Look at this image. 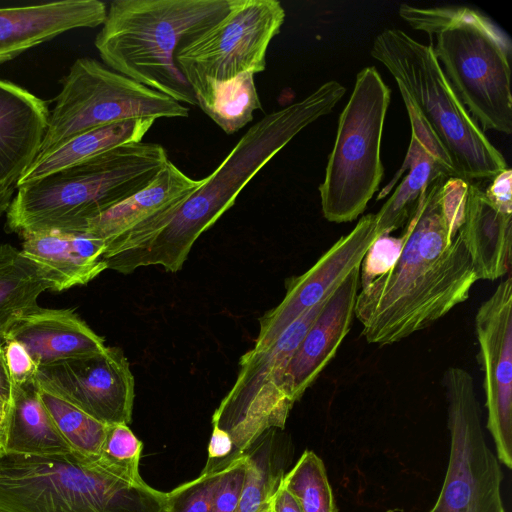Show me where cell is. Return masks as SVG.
<instances>
[{
	"mask_svg": "<svg viewBox=\"0 0 512 512\" xmlns=\"http://www.w3.org/2000/svg\"><path fill=\"white\" fill-rule=\"evenodd\" d=\"M512 171L510 168L500 173L486 189L485 194L497 206L512 210Z\"/></svg>",
	"mask_w": 512,
	"mask_h": 512,
	"instance_id": "e575fe53",
	"label": "cell"
},
{
	"mask_svg": "<svg viewBox=\"0 0 512 512\" xmlns=\"http://www.w3.org/2000/svg\"><path fill=\"white\" fill-rule=\"evenodd\" d=\"M398 14L429 36L445 76L480 128L511 134L512 43L508 34L467 6L403 3Z\"/></svg>",
	"mask_w": 512,
	"mask_h": 512,
	"instance_id": "5b68a950",
	"label": "cell"
},
{
	"mask_svg": "<svg viewBox=\"0 0 512 512\" xmlns=\"http://www.w3.org/2000/svg\"><path fill=\"white\" fill-rule=\"evenodd\" d=\"M143 444L126 424L108 425L99 462L115 476L143 484L139 471Z\"/></svg>",
	"mask_w": 512,
	"mask_h": 512,
	"instance_id": "f546056e",
	"label": "cell"
},
{
	"mask_svg": "<svg viewBox=\"0 0 512 512\" xmlns=\"http://www.w3.org/2000/svg\"><path fill=\"white\" fill-rule=\"evenodd\" d=\"M8 402L9 400H6L5 398L0 396V427L2 428L7 414Z\"/></svg>",
	"mask_w": 512,
	"mask_h": 512,
	"instance_id": "74e56055",
	"label": "cell"
},
{
	"mask_svg": "<svg viewBox=\"0 0 512 512\" xmlns=\"http://www.w3.org/2000/svg\"><path fill=\"white\" fill-rule=\"evenodd\" d=\"M166 493L133 484L75 452L0 450V512H163Z\"/></svg>",
	"mask_w": 512,
	"mask_h": 512,
	"instance_id": "52a82bcc",
	"label": "cell"
},
{
	"mask_svg": "<svg viewBox=\"0 0 512 512\" xmlns=\"http://www.w3.org/2000/svg\"><path fill=\"white\" fill-rule=\"evenodd\" d=\"M327 298L292 322L269 347L252 348L241 356L236 381L212 415L213 427L232 441L227 467L267 431L284 429L295 403L286 390V369Z\"/></svg>",
	"mask_w": 512,
	"mask_h": 512,
	"instance_id": "30bf717a",
	"label": "cell"
},
{
	"mask_svg": "<svg viewBox=\"0 0 512 512\" xmlns=\"http://www.w3.org/2000/svg\"><path fill=\"white\" fill-rule=\"evenodd\" d=\"M360 286V266L329 295L316 319L291 357L285 386L294 402L317 379L335 357L350 331L355 317V302Z\"/></svg>",
	"mask_w": 512,
	"mask_h": 512,
	"instance_id": "2e32d148",
	"label": "cell"
},
{
	"mask_svg": "<svg viewBox=\"0 0 512 512\" xmlns=\"http://www.w3.org/2000/svg\"><path fill=\"white\" fill-rule=\"evenodd\" d=\"M377 238L374 214L364 215L306 272L288 279L283 300L259 319L254 348L269 347L292 322L324 301L351 271L361 265Z\"/></svg>",
	"mask_w": 512,
	"mask_h": 512,
	"instance_id": "9a60e30c",
	"label": "cell"
},
{
	"mask_svg": "<svg viewBox=\"0 0 512 512\" xmlns=\"http://www.w3.org/2000/svg\"><path fill=\"white\" fill-rule=\"evenodd\" d=\"M50 283L19 249L0 244V337L19 319L39 308L38 297Z\"/></svg>",
	"mask_w": 512,
	"mask_h": 512,
	"instance_id": "d4e9b609",
	"label": "cell"
},
{
	"mask_svg": "<svg viewBox=\"0 0 512 512\" xmlns=\"http://www.w3.org/2000/svg\"><path fill=\"white\" fill-rule=\"evenodd\" d=\"M21 253L60 292L86 285L107 269L105 240L85 232L44 231L21 235Z\"/></svg>",
	"mask_w": 512,
	"mask_h": 512,
	"instance_id": "d6986e66",
	"label": "cell"
},
{
	"mask_svg": "<svg viewBox=\"0 0 512 512\" xmlns=\"http://www.w3.org/2000/svg\"><path fill=\"white\" fill-rule=\"evenodd\" d=\"M285 16L277 0H230L223 17L179 45L175 63L191 89L207 80L263 72L268 47Z\"/></svg>",
	"mask_w": 512,
	"mask_h": 512,
	"instance_id": "7c38bea8",
	"label": "cell"
},
{
	"mask_svg": "<svg viewBox=\"0 0 512 512\" xmlns=\"http://www.w3.org/2000/svg\"><path fill=\"white\" fill-rule=\"evenodd\" d=\"M36 387L43 405L72 452L99 460L108 425L49 391Z\"/></svg>",
	"mask_w": 512,
	"mask_h": 512,
	"instance_id": "83f0119b",
	"label": "cell"
},
{
	"mask_svg": "<svg viewBox=\"0 0 512 512\" xmlns=\"http://www.w3.org/2000/svg\"><path fill=\"white\" fill-rule=\"evenodd\" d=\"M477 359L489 430L499 462L512 468V279L500 282L475 315Z\"/></svg>",
	"mask_w": 512,
	"mask_h": 512,
	"instance_id": "5bb4252c",
	"label": "cell"
},
{
	"mask_svg": "<svg viewBox=\"0 0 512 512\" xmlns=\"http://www.w3.org/2000/svg\"><path fill=\"white\" fill-rule=\"evenodd\" d=\"M281 483L302 512H337L324 463L313 451L305 450Z\"/></svg>",
	"mask_w": 512,
	"mask_h": 512,
	"instance_id": "f1b7e54d",
	"label": "cell"
},
{
	"mask_svg": "<svg viewBox=\"0 0 512 512\" xmlns=\"http://www.w3.org/2000/svg\"><path fill=\"white\" fill-rule=\"evenodd\" d=\"M202 181L203 178L189 177L169 160L147 187L90 219L83 232L107 242L148 218L182 204Z\"/></svg>",
	"mask_w": 512,
	"mask_h": 512,
	"instance_id": "7402d4cb",
	"label": "cell"
},
{
	"mask_svg": "<svg viewBox=\"0 0 512 512\" xmlns=\"http://www.w3.org/2000/svg\"><path fill=\"white\" fill-rule=\"evenodd\" d=\"M2 451L9 454L57 455L71 452L34 384H12L3 425Z\"/></svg>",
	"mask_w": 512,
	"mask_h": 512,
	"instance_id": "603a6c76",
	"label": "cell"
},
{
	"mask_svg": "<svg viewBox=\"0 0 512 512\" xmlns=\"http://www.w3.org/2000/svg\"><path fill=\"white\" fill-rule=\"evenodd\" d=\"M12 382L4 360L3 352H0V396L9 400Z\"/></svg>",
	"mask_w": 512,
	"mask_h": 512,
	"instance_id": "8d00e7d4",
	"label": "cell"
},
{
	"mask_svg": "<svg viewBox=\"0 0 512 512\" xmlns=\"http://www.w3.org/2000/svg\"><path fill=\"white\" fill-rule=\"evenodd\" d=\"M450 455L439 496L429 512H506L503 473L482 429L472 375L451 366L443 374Z\"/></svg>",
	"mask_w": 512,
	"mask_h": 512,
	"instance_id": "8fae6325",
	"label": "cell"
},
{
	"mask_svg": "<svg viewBox=\"0 0 512 512\" xmlns=\"http://www.w3.org/2000/svg\"><path fill=\"white\" fill-rule=\"evenodd\" d=\"M221 472L200 474L167 492L163 512H212L214 493Z\"/></svg>",
	"mask_w": 512,
	"mask_h": 512,
	"instance_id": "4dcf8cb0",
	"label": "cell"
},
{
	"mask_svg": "<svg viewBox=\"0 0 512 512\" xmlns=\"http://www.w3.org/2000/svg\"><path fill=\"white\" fill-rule=\"evenodd\" d=\"M246 454L222 470L212 503V512H235L246 478Z\"/></svg>",
	"mask_w": 512,
	"mask_h": 512,
	"instance_id": "d6a6232c",
	"label": "cell"
},
{
	"mask_svg": "<svg viewBox=\"0 0 512 512\" xmlns=\"http://www.w3.org/2000/svg\"><path fill=\"white\" fill-rule=\"evenodd\" d=\"M402 247V236L378 237L368 249L360 265V286L387 272L397 260Z\"/></svg>",
	"mask_w": 512,
	"mask_h": 512,
	"instance_id": "1f68e13d",
	"label": "cell"
},
{
	"mask_svg": "<svg viewBox=\"0 0 512 512\" xmlns=\"http://www.w3.org/2000/svg\"><path fill=\"white\" fill-rule=\"evenodd\" d=\"M370 53L394 78L408 116L427 131L452 177L491 181L509 168L453 90L430 44L387 28L376 35Z\"/></svg>",
	"mask_w": 512,
	"mask_h": 512,
	"instance_id": "277c9868",
	"label": "cell"
},
{
	"mask_svg": "<svg viewBox=\"0 0 512 512\" xmlns=\"http://www.w3.org/2000/svg\"><path fill=\"white\" fill-rule=\"evenodd\" d=\"M35 384L106 425L131 421L134 377L118 347L40 366Z\"/></svg>",
	"mask_w": 512,
	"mask_h": 512,
	"instance_id": "4fadbf2b",
	"label": "cell"
},
{
	"mask_svg": "<svg viewBox=\"0 0 512 512\" xmlns=\"http://www.w3.org/2000/svg\"><path fill=\"white\" fill-rule=\"evenodd\" d=\"M156 120L123 121L81 133L37 157L21 175L17 187L86 161L118 146L141 142Z\"/></svg>",
	"mask_w": 512,
	"mask_h": 512,
	"instance_id": "cb8c5ba5",
	"label": "cell"
},
{
	"mask_svg": "<svg viewBox=\"0 0 512 512\" xmlns=\"http://www.w3.org/2000/svg\"><path fill=\"white\" fill-rule=\"evenodd\" d=\"M4 340L0 337V352H3Z\"/></svg>",
	"mask_w": 512,
	"mask_h": 512,
	"instance_id": "ab89813d",
	"label": "cell"
},
{
	"mask_svg": "<svg viewBox=\"0 0 512 512\" xmlns=\"http://www.w3.org/2000/svg\"><path fill=\"white\" fill-rule=\"evenodd\" d=\"M229 6L230 0H115L94 44L108 68L181 104L197 105L175 52Z\"/></svg>",
	"mask_w": 512,
	"mask_h": 512,
	"instance_id": "8992f818",
	"label": "cell"
},
{
	"mask_svg": "<svg viewBox=\"0 0 512 512\" xmlns=\"http://www.w3.org/2000/svg\"><path fill=\"white\" fill-rule=\"evenodd\" d=\"M390 101L391 89L374 66L357 73L319 186L327 221H354L378 190L384 175L381 140Z\"/></svg>",
	"mask_w": 512,
	"mask_h": 512,
	"instance_id": "ba28073f",
	"label": "cell"
},
{
	"mask_svg": "<svg viewBox=\"0 0 512 512\" xmlns=\"http://www.w3.org/2000/svg\"><path fill=\"white\" fill-rule=\"evenodd\" d=\"M254 76L243 73L227 81L207 80L192 88L196 104L228 135L245 127L262 108Z\"/></svg>",
	"mask_w": 512,
	"mask_h": 512,
	"instance_id": "484cf974",
	"label": "cell"
},
{
	"mask_svg": "<svg viewBox=\"0 0 512 512\" xmlns=\"http://www.w3.org/2000/svg\"><path fill=\"white\" fill-rule=\"evenodd\" d=\"M3 355L12 384L23 386L35 383L38 366L20 342L5 340Z\"/></svg>",
	"mask_w": 512,
	"mask_h": 512,
	"instance_id": "836d02e7",
	"label": "cell"
},
{
	"mask_svg": "<svg viewBox=\"0 0 512 512\" xmlns=\"http://www.w3.org/2000/svg\"><path fill=\"white\" fill-rule=\"evenodd\" d=\"M169 161L157 143H128L17 187L6 225L20 235L83 232L87 222L147 187Z\"/></svg>",
	"mask_w": 512,
	"mask_h": 512,
	"instance_id": "3957f363",
	"label": "cell"
},
{
	"mask_svg": "<svg viewBox=\"0 0 512 512\" xmlns=\"http://www.w3.org/2000/svg\"><path fill=\"white\" fill-rule=\"evenodd\" d=\"M189 108L88 57L62 79L49 110L40 157L89 130L135 119L185 118Z\"/></svg>",
	"mask_w": 512,
	"mask_h": 512,
	"instance_id": "9c48e42d",
	"label": "cell"
},
{
	"mask_svg": "<svg viewBox=\"0 0 512 512\" xmlns=\"http://www.w3.org/2000/svg\"><path fill=\"white\" fill-rule=\"evenodd\" d=\"M7 339L20 342L38 367L97 354L107 347L71 309L39 307L15 322Z\"/></svg>",
	"mask_w": 512,
	"mask_h": 512,
	"instance_id": "ffe728a7",
	"label": "cell"
},
{
	"mask_svg": "<svg viewBox=\"0 0 512 512\" xmlns=\"http://www.w3.org/2000/svg\"><path fill=\"white\" fill-rule=\"evenodd\" d=\"M345 92L341 83L327 81L256 122L192 195L150 221L152 238L129 255L130 266L180 270L199 236L234 205L254 176L304 128L329 114Z\"/></svg>",
	"mask_w": 512,
	"mask_h": 512,
	"instance_id": "7a4b0ae2",
	"label": "cell"
},
{
	"mask_svg": "<svg viewBox=\"0 0 512 512\" xmlns=\"http://www.w3.org/2000/svg\"><path fill=\"white\" fill-rule=\"evenodd\" d=\"M48 116L44 100L0 79V188L17 190L21 175L39 154Z\"/></svg>",
	"mask_w": 512,
	"mask_h": 512,
	"instance_id": "ac0fdd59",
	"label": "cell"
},
{
	"mask_svg": "<svg viewBox=\"0 0 512 512\" xmlns=\"http://www.w3.org/2000/svg\"><path fill=\"white\" fill-rule=\"evenodd\" d=\"M270 512H302L294 496L285 488L281 480L269 498Z\"/></svg>",
	"mask_w": 512,
	"mask_h": 512,
	"instance_id": "d590c367",
	"label": "cell"
},
{
	"mask_svg": "<svg viewBox=\"0 0 512 512\" xmlns=\"http://www.w3.org/2000/svg\"><path fill=\"white\" fill-rule=\"evenodd\" d=\"M3 444V428L0 427V450L2 449Z\"/></svg>",
	"mask_w": 512,
	"mask_h": 512,
	"instance_id": "f35d334b",
	"label": "cell"
},
{
	"mask_svg": "<svg viewBox=\"0 0 512 512\" xmlns=\"http://www.w3.org/2000/svg\"><path fill=\"white\" fill-rule=\"evenodd\" d=\"M106 13V4L99 0L0 7V64L70 30L98 27Z\"/></svg>",
	"mask_w": 512,
	"mask_h": 512,
	"instance_id": "e0dca14e",
	"label": "cell"
},
{
	"mask_svg": "<svg viewBox=\"0 0 512 512\" xmlns=\"http://www.w3.org/2000/svg\"><path fill=\"white\" fill-rule=\"evenodd\" d=\"M459 234L478 280L494 281L511 265L512 210L493 203L478 185L468 183Z\"/></svg>",
	"mask_w": 512,
	"mask_h": 512,
	"instance_id": "44dd1931",
	"label": "cell"
},
{
	"mask_svg": "<svg viewBox=\"0 0 512 512\" xmlns=\"http://www.w3.org/2000/svg\"><path fill=\"white\" fill-rule=\"evenodd\" d=\"M274 429L246 453V478L235 512H270L268 501L284 475L278 462Z\"/></svg>",
	"mask_w": 512,
	"mask_h": 512,
	"instance_id": "4316f807",
	"label": "cell"
},
{
	"mask_svg": "<svg viewBox=\"0 0 512 512\" xmlns=\"http://www.w3.org/2000/svg\"><path fill=\"white\" fill-rule=\"evenodd\" d=\"M468 183L447 175L433 180L405 223L393 266L359 287L354 312L368 343L402 341L469 298L478 279L458 232Z\"/></svg>",
	"mask_w": 512,
	"mask_h": 512,
	"instance_id": "6da1fadb",
	"label": "cell"
}]
</instances>
